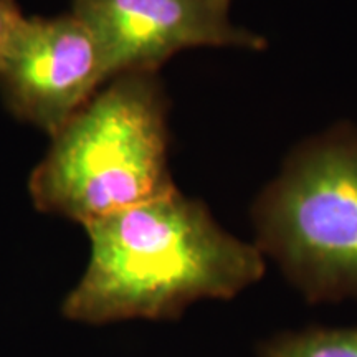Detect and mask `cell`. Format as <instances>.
Wrapping results in <instances>:
<instances>
[{
  "mask_svg": "<svg viewBox=\"0 0 357 357\" xmlns=\"http://www.w3.org/2000/svg\"><path fill=\"white\" fill-rule=\"evenodd\" d=\"M91 257L66 296V318L83 323L171 319L200 300H229L265 275V255L223 230L177 187L84 225Z\"/></svg>",
  "mask_w": 357,
  "mask_h": 357,
  "instance_id": "1",
  "label": "cell"
},
{
  "mask_svg": "<svg viewBox=\"0 0 357 357\" xmlns=\"http://www.w3.org/2000/svg\"><path fill=\"white\" fill-rule=\"evenodd\" d=\"M167 154V102L158 73L123 75L53 134L30 176V197L40 212L84 227L176 189Z\"/></svg>",
  "mask_w": 357,
  "mask_h": 357,
  "instance_id": "2",
  "label": "cell"
},
{
  "mask_svg": "<svg viewBox=\"0 0 357 357\" xmlns=\"http://www.w3.org/2000/svg\"><path fill=\"white\" fill-rule=\"evenodd\" d=\"M253 220L257 247L307 300L357 298V132L306 142L258 199Z\"/></svg>",
  "mask_w": 357,
  "mask_h": 357,
  "instance_id": "3",
  "label": "cell"
},
{
  "mask_svg": "<svg viewBox=\"0 0 357 357\" xmlns=\"http://www.w3.org/2000/svg\"><path fill=\"white\" fill-rule=\"evenodd\" d=\"M106 84L100 50L73 13L22 17L0 50V93L10 113L50 137Z\"/></svg>",
  "mask_w": 357,
  "mask_h": 357,
  "instance_id": "4",
  "label": "cell"
},
{
  "mask_svg": "<svg viewBox=\"0 0 357 357\" xmlns=\"http://www.w3.org/2000/svg\"><path fill=\"white\" fill-rule=\"evenodd\" d=\"M71 13L95 38L106 83L129 73H158L189 48L266 47L260 35L199 0H73Z\"/></svg>",
  "mask_w": 357,
  "mask_h": 357,
  "instance_id": "5",
  "label": "cell"
},
{
  "mask_svg": "<svg viewBox=\"0 0 357 357\" xmlns=\"http://www.w3.org/2000/svg\"><path fill=\"white\" fill-rule=\"evenodd\" d=\"M260 357H357V326L276 334L263 342Z\"/></svg>",
  "mask_w": 357,
  "mask_h": 357,
  "instance_id": "6",
  "label": "cell"
},
{
  "mask_svg": "<svg viewBox=\"0 0 357 357\" xmlns=\"http://www.w3.org/2000/svg\"><path fill=\"white\" fill-rule=\"evenodd\" d=\"M22 17L24 13H22L17 0H0V50Z\"/></svg>",
  "mask_w": 357,
  "mask_h": 357,
  "instance_id": "7",
  "label": "cell"
},
{
  "mask_svg": "<svg viewBox=\"0 0 357 357\" xmlns=\"http://www.w3.org/2000/svg\"><path fill=\"white\" fill-rule=\"evenodd\" d=\"M200 3L207 6L212 10L220 12V13H229V6H230V0H199Z\"/></svg>",
  "mask_w": 357,
  "mask_h": 357,
  "instance_id": "8",
  "label": "cell"
}]
</instances>
